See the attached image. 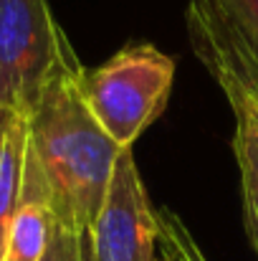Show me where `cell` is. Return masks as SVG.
<instances>
[{"label":"cell","instance_id":"cell-7","mask_svg":"<svg viewBox=\"0 0 258 261\" xmlns=\"http://www.w3.org/2000/svg\"><path fill=\"white\" fill-rule=\"evenodd\" d=\"M28 155V117H13L0 135V261L10 221L20 205Z\"/></svg>","mask_w":258,"mask_h":261},{"label":"cell","instance_id":"cell-2","mask_svg":"<svg viewBox=\"0 0 258 261\" xmlns=\"http://www.w3.org/2000/svg\"><path fill=\"white\" fill-rule=\"evenodd\" d=\"M175 82V61L150 43H132L99 69L81 71L79 87L91 117L122 147L162 114Z\"/></svg>","mask_w":258,"mask_h":261},{"label":"cell","instance_id":"cell-11","mask_svg":"<svg viewBox=\"0 0 258 261\" xmlns=\"http://www.w3.org/2000/svg\"><path fill=\"white\" fill-rule=\"evenodd\" d=\"M233 114H236V140L243 142L258 160V96L233 109Z\"/></svg>","mask_w":258,"mask_h":261},{"label":"cell","instance_id":"cell-3","mask_svg":"<svg viewBox=\"0 0 258 261\" xmlns=\"http://www.w3.org/2000/svg\"><path fill=\"white\" fill-rule=\"evenodd\" d=\"M71 48L48 0H0V135L33 112Z\"/></svg>","mask_w":258,"mask_h":261},{"label":"cell","instance_id":"cell-10","mask_svg":"<svg viewBox=\"0 0 258 261\" xmlns=\"http://www.w3.org/2000/svg\"><path fill=\"white\" fill-rule=\"evenodd\" d=\"M41 261H89V256H86V249L79 241V236L53 221L48 246H46Z\"/></svg>","mask_w":258,"mask_h":261},{"label":"cell","instance_id":"cell-8","mask_svg":"<svg viewBox=\"0 0 258 261\" xmlns=\"http://www.w3.org/2000/svg\"><path fill=\"white\" fill-rule=\"evenodd\" d=\"M155 223H157L155 261H208L195 236L175 211L155 208Z\"/></svg>","mask_w":258,"mask_h":261},{"label":"cell","instance_id":"cell-9","mask_svg":"<svg viewBox=\"0 0 258 261\" xmlns=\"http://www.w3.org/2000/svg\"><path fill=\"white\" fill-rule=\"evenodd\" d=\"M238 170H241V193H243V218H246V233L253 244V251L258 254V160L253 152L233 140Z\"/></svg>","mask_w":258,"mask_h":261},{"label":"cell","instance_id":"cell-4","mask_svg":"<svg viewBox=\"0 0 258 261\" xmlns=\"http://www.w3.org/2000/svg\"><path fill=\"white\" fill-rule=\"evenodd\" d=\"M187 36L233 109L256 99L258 0H190Z\"/></svg>","mask_w":258,"mask_h":261},{"label":"cell","instance_id":"cell-5","mask_svg":"<svg viewBox=\"0 0 258 261\" xmlns=\"http://www.w3.org/2000/svg\"><path fill=\"white\" fill-rule=\"evenodd\" d=\"M157 223L132 147L122 150L91 231V261H155Z\"/></svg>","mask_w":258,"mask_h":261},{"label":"cell","instance_id":"cell-1","mask_svg":"<svg viewBox=\"0 0 258 261\" xmlns=\"http://www.w3.org/2000/svg\"><path fill=\"white\" fill-rule=\"evenodd\" d=\"M81 71L71 48L28 114L25 170L53 221L79 236L91 261V231L122 147L91 117L79 87Z\"/></svg>","mask_w":258,"mask_h":261},{"label":"cell","instance_id":"cell-6","mask_svg":"<svg viewBox=\"0 0 258 261\" xmlns=\"http://www.w3.org/2000/svg\"><path fill=\"white\" fill-rule=\"evenodd\" d=\"M51 226H53V216L46 205V198L31 173L25 170L20 205L8 228L3 261H41L48 246Z\"/></svg>","mask_w":258,"mask_h":261}]
</instances>
